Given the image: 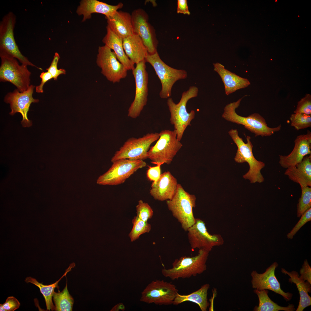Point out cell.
<instances>
[{"mask_svg": "<svg viewBox=\"0 0 311 311\" xmlns=\"http://www.w3.org/2000/svg\"><path fill=\"white\" fill-rule=\"evenodd\" d=\"M196 198L193 194L186 191L178 183L175 193L170 200H166L168 209L181 224L185 231L195 223L193 209L196 206Z\"/></svg>", "mask_w": 311, "mask_h": 311, "instance_id": "obj_4", "label": "cell"}, {"mask_svg": "<svg viewBox=\"0 0 311 311\" xmlns=\"http://www.w3.org/2000/svg\"><path fill=\"white\" fill-rule=\"evenodd\" d=\"M214 70L220 77L224 85L225 92L229 95L236 90L245 88L250 84L247 79L241 77L226 69L219 63L213 64Z\"/></svg>", "mask_w": 311, "mask_h": 311, "instance_id": "obj_24", "label": "cell"}, {"mask_svg": "<svg viewBox=\"0 0 311 311\" xmlns=\"http://www.w3.org/2000/svg\"><path fill=\"white\" fill-rule=\"evenodd\" d=\"M106 18L107 26L122 39L134 34L132 16L129 13L117 11Z\"/></svg>", "mask_w": 311, "mask_h": 311, "instance_id": "obj_22", "label": "cell"}, {"mask_svg": "<svg viewBox=\"0 0 311 311\" xmlns=\"http://www.w3.org/2000/svg\"><path fill=\"white\" fill-rule=\"evenodd\" d=\"M163 164V163H161L157 164L156 166H148L147 175L149 180L154 182L158 179L161 174L160 166Z\"/></svg>", "mask_w": 311, "mask_h": 311, "instance_id": "obj_39", "label": "cell"}, {"mask_svg": "<svg viewBox=\"0 0 311 311\" xmlns=\"http://www.w3.org/2000/svg\"><path fill=\"white\" fill-rule=\"evenodd\" d=\"M35 87L33 85H30L27 90L23 92L16 89L13 92L7 94L4 98V101L10 105L11 111L10 114L13 115L16 113H19L22 115L21 124L24 127L32 126L31 121L28 118L27 113L31 104L39 101V99H34L33 97Z\"/></svg>", "mask_w": 311, "mask_h": 311, "instance_id": "obj_15", "label": "cell"}, {"mask_svg": "<svg viewBox=\"0 0 311 311\" xmlns=\"http://www.w3.org/2000/svg\"><path fill=\"white\" fill-rule=\"evenodd\" d=\"M178 291L174 285L156 280L149 284L141 293V301L159 305L173 304Z\"/></svg>", "mask_w": 311, "mask_h": 311, "instance_id": "obj_12", "label": "cell"}, {"mask_svg": "<svg viewBox=\"0 0 311 311\" xmlns=\"http://www.w3.org/2000/svg\"><path fill=\"white\" fill-rule=\"evenodd\" d=\"M2 305L7 311H14L19 307L20 303L15 297L11 296L8 297Z\"/></svg>", "mask_w": 311, "mask_h": 311, "instance_id": "obj_41", "label": "cell"}, {"mask_svg": "<svg viewBox=\"0 0 311 311\" xmlns=\"http://www.w3.org/2000/svg\"><path fill=\"white\" fill-rule=\"evenodd\" d=\"M210 285L206 284L202 285L198 290L187 295L177 294L173 304L178 305L186 301L192 302L198 305L202 311H206L209 305L207 301L208 291Z\"/></svg>", "mask_w": 311, "mask_h": 311, "instance_id": "obj_28", "label": "cell"}, {"mask_svg": "<svg viewBox=\"0 0 311 311\" xmlns=\"http://www.w3.org/2000/svg\"><path fill=\"white\" fill-rule=\"evenodd\" d=\"M0 81L12 83L20 92L26 90L30 85L31 74L27 66L20 65L16 58L9 55L0 54Z\"/></svg>", "mask_w": 311, "mask_h": 311, "instance_id": "obj_7", "label": "cell"}, {"mask_svg": "<svg viewBox=\"0 0 311 311\" xmlns=\"http://www.w3.org/2000/svg\"><path fill=\"white\" fill-rule=\"evenodd\" d=\"M209 252L199 249L198 254L195 256H183L175 259L172 263V267L163 268L162 274L172 280L189 278L201 274L206 269V263Z\"/></svg>", "mask_w": 311, "mask_h": 311, "instance_id": "obj_3", "label": "cell"}, {"mask_svg": "<svg viewBox=\"0 0 311 311\" xmlns=\"http://www.w3.org/2000/svg\"><path fill=\"white\" fill-rule=\"evenodd\" d=\"M96 63L101 69V73L113 83L119 82L127 75L128 70L118 60L114 52L105 45L98 47Z\"/></svg>", "mask_w": 311, "mask_h": 311, "instance_id": "obj_14", "label": "cell"}, {"mask_svg": "<svg viewBox=\"0 0 311 311\" xmlns=\"http://www.w3.org/2000/svg\"><path fill=\"white\" fill-rule=\"evenodd\" d=\"M242 99L240 98L236 102L226 105L224 108L222 117L228 121L243 125L246 129L254 134L255 136H270L281 129V124L274 128L269 127L265 119L258 113H254L247 117L238 114L235 110L240 105Z\"/></svg>", "mask_w": 311, "mask_h": 311, "instance_id": "obj_1", "label": "cell"}, {"mask_svg": "<svg viewBox=\"0 0 311 311\" xmlns=\"http://www.w3.org/2000/svg\"><path fill=\"white\" fill-rule=\"evenodd\" d=\"M123 6L122 3L116 5H112L97 0H82L76 12L78 15L83 16L82 22H84L90 18L93 13L104 14L106 18L110 16L118 9L122 8Z\"/></svg>", "mask_w": 311, "mask_h": 311, "instance_id": "obj_21", "label": "cell"}, {"mask_svg": "<svg viewBox=\"0 0 311 311\" xmlns=\"http://www.w3.org/2000/svg\"><path fill=\"white\" fill-rule=\"evenodd\" d=\"M41 79V83L36 87V91L38 93L43 92V87L45 84L48 81L53 78L51 74L48 71L42 72L40 75Z\"/></svg>", "mask_w": 311, "mask_h": 311, "instance_id": "obj_42", "label": "cell"}, {"mask_svg": "<svg viewBox=\"0 0 311 311\" xmlns=\"http://www.w3.org/2000/svg\"><path fill=\"white\" fill-rule=\"evenodd\" d=\"M294 148L289 155L279 156V163L287 168L300 162L306 156L311 154V133L307 131L306 134L298 136L294 141Z\"/></svg>", "mask_w": 311, "mask_h": 311, "instance_id": "obj_19", "label": "cell"}, {"mask_svg": "<svg viewBox=\"0 0 311 311\" xmlns=\"http://www.w3.org/2000/svg\"><path fill=\"white\" fill-rule=\"evenodd\" d=\"M281 272L282 273L287 274L290 277L289 279V282L295 284L299 291L300 300L296 311H302L305 308L310 306L311 297L308 293H311V284L300 278L298 272L295 271L289 272L282 268Z\"/></svg>", "mask_w": 311, "mask_h": 311, "instance_id": "obj_27", "label": "cell"}, {"mask_svg": "<svg viewBox=\"0 0 311 311\" xmlns=\"http://www.w3.org/2000/svg\"><path fill=\"white\" fill-rule=\"evenodd\" d=\"M177 13L184 14H190L186 0L177 1Z\"/></svg>", "mask_w": 311, "mask_h": 311, "instance_id": "obj_43", "label": "cell"}, {"mask_svg": "<svg viewBox=\"0 0 311 311\" xmlns=\"http://www.w3.org/2000/svg\"><path fill=\"white\" fill-rule=\"evenodd\" d=\"M254 292L256 294L259 299L258 306L254 308V311H293L295 309L294 305L289 304L287 307L281 306L272 301L269 297L267 289L259 290L255 289Z\"/></svg>", "mask_w": 311, "mask_h": 311, "instance_id": "obj_30", "label": "cell"}, {"mask_svg": "<svg viewBox=\"0 0 311 311\" xmlns=\"http://www.w3.org/2000/svg\"><path fill=\"white\" fill-rule=\"evenodd\" d=\"M0 311H7L5 309V308L3 306L2 304H0Z\"/></svg>", "mask_w": 311, "mask_h": 311, "instance_id": "obj_45", "label": "cell"}, {"mask_svg": "<svg viewBox=\"0 0 311 311\" xmlns=\"http://www.w3.org/2000/svg\"><path fill=\"white\" fill-rule=\"evenodd\" d=\"M109 169L100 175L96 183L101 185H116L123 183L138 169L145 167L143 160L121 159L113 162Z\"/></svg>", "mask_w": 311, "mask_h": 311, "instance_id": "obj_10", "label": "cell"}, {"mask_svg": "<svg viewBox=\"0 0 311 311\" xmlns=\"http://www.w3.org/2000/svg\"><path fill=\"white\" fill-rule=\"evenodd\" d=\"M178 184L177 179L170 172H165L161 174L157 181L152 183L150 193L158 201L170 200L175 193Z\"/></svg>", "mask_w": 311, "mask_h": 311, "instance_id": "obj_20", "label": "cell"}, {"mask_svg": "<svg viewBox=\"0 0 311 311\" xmlns=\"http://www.w3.org/2000/svg\"><path fill=\"white\" fill-rule=\"evenodd\" d=\"M306 115H311V95L307 94L297 103V108L294 112Z\"/></svg>", "mask_w": 311, "mask_h": 311, "instance_id": "obj_36", "label": "cell"}, {"mask_svg": "<svg viewBox=\"0 0 311 311\" xmlns=\"http://www.w3.org/2000/svg\"><path fill=\"white\" fill-rule=\"evenodd\" d=\"M159 137V133L155 132L147 133L138 138H130L116 152L111 162L113 163L121 159L143 160L148 158L147 152L150 145Z\"/></svg>", "mask_w": 311, "mask_h": 311, "instance_id": "obj_11", "label": "cell"}, {"mask_svg": "<svg viewBox=\"0 0 311 311\" xmlns=\"http://www.w3.org/2000/svg\"><path fill=\"white\" fill-rule=\"evenodd\" d=\"M300 276L299 277L304 281H307L311 284V268L307 260L305 259L302 268L300 270Z\"/></svg>", "mask_w": 311, "mask_h": 311, "instance_id": "obj_40", "label": "cell"}, {"mask_svg": "<svg viewBox=\"0 0 311 311\" xmlns=\"http://www.w3.org/2000/svg\"><path fill=\"white\" fill-rule=\"evenodd\" d=\"M301 196L299 199L297 205V215L300 217L311 207V187L306 186L301 187Z\"/></svg>", "mask_w": 311, "mask_h": 311, "instance_id": "obj_33", "label": "cell"}, {"mask_svg": "<svg viewBox=\"0 0 311 311\" xmlns=\"http://www.w3.org/2000/svg\"><path fill=\"white\" fill-rule=\"evenodd\" d=\"M278 266V263L274 262L263 273L259 274L256 271H253L251 274L252 287L259 290H270L282 295L287 301H289L293 294L285 292L281 289L280 283L275 274V269Z\"/></svg>", "mask_w": 311, "mask_h": 311, "instance_id": "obj_16", "label": "cell"}, {"mask_svg": "<svg viewBox=\"0 0 311 311\" xmlns=\"http://www.w3.org/2000/svg\"><path fill=\"white\" fill-rule=\"evenodd\" d=\"M228 133L238 148L235 161L238 163L246 162L249 165V170L243 176V178L249 180L251 183L263 182L264 178L261 171L265 167V164L257 160L254 156L252 151L253 146L250 136H246L247 142L245 143L242 138L239 137L237 129H232Z\"/></svg>", "mask_w": 311, "mask_h": 311, "instance_id": "obj_2", "label": "cell"}, {"mask_svg": "<svg viewBox=\"0 0 311 311\" xmlns=\"http://www.w3.org/2000/svg\"><path fill=\"white\" fill-rule=\"evenodd\" d=\"M16 21L15 15L10 12L3 18L0 24V54H6L18 59L23 64L43 69L30 62L21 52L16 43L14 30Z\"/></svg>", "mask_w": 311, "mask_h": 311, "instance_id": "obj_9", "label": "cell"}, {"mask_svg": "<svg viewBox=\"0 0 311 311\" xmlns=\"http://www.w3.org/2000/svg\"><path fill=\"white\" fill-rule=\"evenodd\" d=\"M145 60L153 67L160 80L162 88L159 95L162 98H170L174 84L177 81L185 79L187 77L186 71L174 69L165 63L160 58L157 51L153 54L148 53Z\"/></svg>", "mask_w": 311, "mask_h": 311, "instance_id": "obj_8", "label": "cell"}, {"mask_svg": "<svg viewBox=\"0 0 311 311\" xmlns=\"http://www.w3.org/2000/svg\"><path fill=\"white\" fill-rule=\"evenodd\" d=\"M136 208L137 216L141 220L147 222L149 219L152 217L153 210L147 203L144 202L141 200H139Z\"/></svg>", "mask_w": 311, "mask_h": 311, "instance_id": "obj_35", "label": "cell"}, {"mask_svg": "<svg viewBox=\"0 0 311 311\" xmlns=\"http://www.w3.org/2000/svg\"><path fill=\"white\" fill-rule=\"evenodd\" d=\"M311 220V208L306 211L301 216L300 219L292 230L287 234V237L289 239H292L299 230L306 223Z\"/></svg>", "mask_w": 311, "mask_h": 311, "instance_id": "obj_37", "label": "cell"}, {"mask_svg": "<svg viewBox=\"0 0 311 311\" xmlns=\"http://www.w3.org/2000/svg\"><path fill=\"white\" fill-rule=\"evenodd\" d=\"M125 306L122 303H119L115 305L111 310V311H118L120 310L124 311L125 310Z\"/></svg>", "mask_w": 311, "mask_h": 311, "instance_id": "obj_44", "label": "cell"}, {"mask_svg": "<svg viewBox=\"0 0 311 311\" xmlns=\"http://www.w3.org/2000/svg\"><path fill=\"white\" fill-rule=\"evenodd\" d=\"M107 33L102 41L105 45L108 47L115 54L118 60L128 70H133L134 64L126 54L123 45V39L116 35L107 25Z\"/></svg>", "mask_w": 311, "mask_h": 311, "instance_id": "obj_26", "label": "cell"}, {"mask_svg": "<svg viewBox=\"0 0 311 311\" xmlns=\"http://www.w3.org/2000/svg\"><path fill=\"white\" fill-rule=\"evenodd\" d=\"M159 134L158 141L147 152V158L153 164L162 163L169 164L183 145L177 139L175 130H163Z\"/></svg>", "mask_w": 311, "mask_h": 311, "instance_id": "obj_6", "label": "cell"}, {"mask_svg": "<svg viewBox=\"0 0 311 311\" xmlns=\"http://www.w3.org/2000/svg\"><path fill=\"white\" fill-rule=\"evenodd\" d=\"M60 58L59 54L57 52H55L50 65L46 69L47 71L51 74L53 78L55 80H57L58 77L60 75L65 74L66 73V71L65 69H58L57 65Z\"/></svg>", "mask_w": 311, "mask_h": 311, "instance_id": "obj_38", "label": "cell"}, {"mask_svg": "<svg viewBox=\"0 0 311 311\" xmlns=\"http://www.w3.org/2000/svg\"><path fill=\"white\" fill-rule=\"evenodd\" d=\"M145 60L136 64L132 70L135 83L134 99L128 110V116L132 118L138 117L146 105L148 95V75Z\"/></svg>", "mask_w": 311, "mask_h": 311, "instance_id": "obj_13", "label": "cell"}, {"mask_svg": "<svg viewBox=\"0 0 311 311\" xmlns=\"http://www.w3.org/2000/svg\"><path fill=\"white\" fill-rule=\"evenodd\" d=\"M187 231L192 250L198 248L210 252L213 246L220 244L217 237L209 234L204 221L199 219H196L195 223Z\"/></svg>", "mask_w": 311, "mask_h": 311, "instance_id": "obj_17", "label": "cell"}, {"mask_svg": "<svg viewBox=\"0 0 311 311\" xmlns=\"http://www.w3.org/2000/svg\"><path fill=\"white\" fill-rule=\"evenodd\" d=\"M53 298L55 304V311L72 310L74 300L67 289V281L66 286L63 290L61 292H54Z\"/></svg>", "mask_w": 311, "mask_h": 311, "instance_id": "obj_31", "label": "cell"}, {"mask_svg": "<svg viewBox=\"0 0 311 311\" xmlns=\"http://www.w3.org/2000/svg\"><path fill=\"white\" fill-rule=\"evenodd\" d=\"M290 120L291 126L297 130L311 126V115L295 113L291 115Z\"/></svg>", "mask_w": 311, "mask_h": 311, "instance_id": "obj_34", "label": "cell"}, {"mask_svg": "<svg viewBox=\"0 0 311 311\" xmlns=\"http://www.w3.org/2000/svg\"><path fill=\"white\" fill-rule=\"evenodd\" d=\"M132 222L133 227L129 234L132 242L138 239L141 234L149 233L151 230V225L147 222L141 220L137 216L134 217Z\"/></svg>", "mask_w": 311, "mask_h": 311, "instance_id": "obj_32", "label": "cell"}, {"mask_svg": "<svg viewBox=\"0 0 311 311\" xmlns=\"http://www.w3.org/2000/svg\"><path fill=\"white\" fill-rule=\"evenodd\" d=\"M284 174L301 187H311V155L305 156L300 162L287 168Z\"/></svg>", "mask_w": 311, "mask_h": 311, "instance_id": "obj_23", "label": "cell"}, {"mask_svg": "<svg viewBox=\"0 0 311 311\" xmlns=\"http://www.w3.org/2000/svg\"><path fill=\"white\" fill-rule=\"evenodd\" d=\"M75 266V264L74 263H73L71 264L69 267L66 270L64 274L55 283L49 285H44L42 283L39 282L35 278L30 276L26 278L25 281L27 283H31L39 288L41 293L42 294L44 298L47 310H55V306L52 301V298L54 292V289L55 288H57L58 289H59V287L58 285L59 282Z\"/></svg>", "mask_w": 311, "mask_h": 311, "instance_id": "obj_29", "label": "cell"}, {"mask_svg": "<svg viewBox=\"0 0 311 311\" xmlns=\"http://www.w3.org/2000/svg\"><path fill=\"white\" fill-rule=\"evenodd\" d=\"M198 89L195 86H190L188 90L184 92L177 104L175 103L171 98H168L167 104L170 114V121L173 125L177 133V138L181 140L184 132L188 126L191 125V122L194 118L195 111L192 110L189 113L186 109L188 101L198 95Z\"/></svg>", "mask_w": 311, "mask_h": 311, "instance_id": "obj_5", "label": "cell"}, {"mask_svg": "<svg viewBox=\"0 0 311 311\" xmlns=\"http://www.w3.org/2000/svg\"><path fill=\"white\" fill-rule=\"evenodd\" d=\"M123 45L126 54L134 64L145 60L148 53L142 40L135 33L123 39Z\"/></svg>", "mask_w": 311, "mask_h": 311, "instance_id": "obj_25", "label": "cell"}, {"mask_svg": "<svg viewBox=\"0 0 311 311\" xmlns=\"http://www.w3.org/2000/svg\"><path fill=\"white\" fill-rule=\"evenodd\" d=\"M131 15L134 33L141 38L149 54L154 53L157 51L156 40L151 27L148 22L147 14L143 9L139 8L134 10Z\"/></svg>", "mask_w": 311, "mask_h": 311, "instance_id": "obj_18", "label": "cell"}]
</instances>
